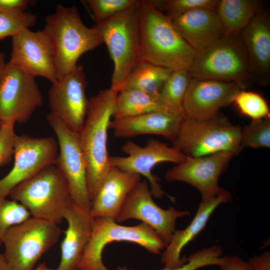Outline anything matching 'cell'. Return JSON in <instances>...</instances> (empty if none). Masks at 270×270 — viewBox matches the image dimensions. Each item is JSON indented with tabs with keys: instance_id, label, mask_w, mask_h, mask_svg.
<instances>
[{
	"instance_id": "obj_30",
	"label": "cell",
	"mask_w": 270,
	"mask_h": 270,
	"mask_svg": "<svg viewBox=\"0 0 270 270\" xmlns=\"http://www.w3.org/2000/svg\"><path fill=\"white\" fill-rule=\"evenodd\" d=\"M241 146L254 148H270V116L252 120L242 128Z\"/></svg>"
},
{
	"instance_id": "obj_38",
	"label": "cell",
	"mask_w": 270,
	"mask_h": 270,
	"mask_svg": "<svg viewBox=\"0 0 270 270\" xmlns=\"http://www.w3.org/2000/svg\"><path fill=\"white\" fill-rule=\"evenodd\" d=\"M34 2V0H0V12H25L28 6Z\"/></svg>"
},
{
	"instance_id": "obj_9",
	"label": "cell",
	"mask_w": 270,
	"mask_h": 270,
	"mask_svg": "<svg viewBox=\"0 0 270 270\" xmlns=\"http://www.w3.org/2000/svg\"><path fill=\"white\" fill-rule=\"evenodd\" d=\"M114 241L132 242L156 254H162L166 246L154 230L144 223L124 226L108 218H94L90 238L78 270H110L102 262V254L106 246Z\"/></svg>"
},
{
	"instance_id": "obj_23",
	"label": "cell",
	"mask_w": 270,
	"mask_h": 270,
	"mask_svg": "<svg viewBox=\"0 0 270 270\" xmlns=\"http://www.w3.org/2000/svg\"><path fill=\"white\" fill-rule=\"evenodd\" d=\"M182 118L168 111H158L110 121L115 136L131 138L154 134L170 141L176 138Z\"/></svg>"
},
{
	"instance_id": "obj_21",
	"label": "cell",
	"mask_w": 270,
	"mask_h": 270,
	"mask_svg": "<svg viewBox=\"0 0 270 270\" xmlns=\"http://www.w3.org/2000/svg\"><path fill=\"white\" fill-rule=\"evenodd\" d=\"M141 180L138 174L112 167L92 202V217L116 220L128 194Z\"/></svg>"
},
{
	"instance_id": "obj_13",
	"label": "cell",
	"mask_w": 270,
	"mask_h": 270,
	"mask_svg": "<svg viewBox=\"0 0 270 270\" xmlns=\"http://www.w3.org/2000/svg\"><path fill=\"white\" fill-rule=\"evenodd\" d=\"M47 120L56 134L58 144L54 164L66 178L72 200L90 210L92 203L87 188L86 163L78 133L70 130L50 113L47 116Z\"/></svg>"
},
{
	"instance_id": "obj_15",
	"label": "cell",
	"mask_w": 270,
	"mask_h": 270,
	"mask_svg": "<svg viewBox=\"0 0 270 270\" xmlns=\"http://www.w3.org/2000/svg\"><path fill=\"white\" fill-rule=\"evenodd\" d=\"M234 154L221 152L210 155L185 158L168 170L164 177L168 182H181L196 188L202 201H208L222 194L226 190L218 185V180Z\"/></svg>"
},
{
	"instance_id": "obj_43",
	"label": "cell",
	"mask_w": 270,
	"mask_h": 270,
	"mask_svg": "<svg viewBox=\"0 0 270 270\" xmlns=\"http://www.w3.org/2000/svg\"><path fill=\"white\" fill-rule=\"evenodd\" d=\"M50 270H58L57 269H56V270H52V269H50Z\"/></svg>"
},
{
	"instance_id": "obj_40",
	"label": "cell",
	"mask_w": 270,
	"mask_h": 270,
	"mask_svg": "<svg viewBox=\"0 0 270 270\" xmlns=\"http://www.w3.org/2000/svg\"><path fill=\"white\" fill-rule=\"evenodd\" d=\"M0 270H12L3 253L0 252Z\"/></svg>"
},
{
	"instance_id": "obj_25",
	"label": "cell",
	"mask_w": 270,
	"mask_h": 270,
	"mask_svg": "<svg viewBox=\"0 0 270 270\" xmlns=\"http://www.w3.org/2000/svg\"><path fill=\"white\" fill-rule=\"evenodd\" d=\"M158 111L170 112L160 94L150 95L134 90H122L117 94L112 118L118 120Z\"/></svg>"
},
{
	"instance_id": "obj_44",
	"label": "cell",
	"mask_w": 270,
	"mask_h": 270,
	"mask_svg": "<svg viewBox=\"0 0 270 270\" xmlns=\"http://www.w3.org/2000/svg\"><path fill=\"white\" fill-rule=\"evenodd\" d=\"M1 123H2V122H1L0 121V125H1Z\"/></svg>"
},
{
	"instance_id": "obj_24",
	"label": "cell",
	"mask_w": 270,
	"mask_h": 270,
	"mask_svg": "<svg viewBox=\"0 0 270 270\" xmlns=\"http://www.w3.org/2000/svg\"><path fill=\"white\" fill-rule=\"evenodd\" d=\"M172 22L182 36L196 50L210 46L226 33L216 12L211 10H192Z\"/></svg>"
},
{
	"instance_id": "obj_31",
	"label": "cell",
	"mask_w": 270,
	"mask_h": 270,
	"mask_svg": "<svg viewBox=\"0 0 270 270\" xmlns=\"http://www.w3.org/2000/svg\"><path fill=\"white\" fill-rule=\"evenodd\" d=\"M154 4L172 20L182 14L197 9L215 10L218 0H152Z\"/></svg>"
},
{
	"instance_id": "obj_17",
	"label": "cell",
	"mask_w": 270,
	"mask_h": 270,
	"mask_svg": "<svg viewBox=\"0 0 270 270\" xmlns=\"http://www.w3.org/2000/svg\"><path fill=\"white\" fill-rule=\"evenodd\" d=\"M8 64L36 78L43 77L52 84L58 80L50 42L43 30H22L12 36Z\"/></svg>"
},
{
	"instance_id": "obj_42",
	"label": "cell",
	"mask_w": 270,
	"mask_h": 270,
	"mask_svg": "<svg viewBox=\"0 0 270 270\" xmlns=\"http://www.w3.org/2000/svg\"><path fill=\"white\" fill-rule=\"evenodd\" d=\"M34 270H50V268H48L46 264L44 262L39 264Z\"/></svg>"
},
{
	"instance_id": "obj_20",
	"label": "cell",
	"mask_w": 270,
	"mask_h": 270,
	"mask_svg": "<svg viewBox=\"0 0 270 270\" xmlns=\"http://www.w3.org/2000/svg\"><path fill=\"white\" fill-rule=\"evenodd\" d=\"M254 81L260 86L270 82V18L261 8L240 32Z\"/></svg>"
},
{
	"instance_id": "obj_3",
	"label": "cell",
	"mask_w": 270,
	"mask_h": 270,
	"mask_svg": "<svg viewBox=\"0 0 270 270\" xmlns=\"http://www.w3.org/2000/svg\"><path fill=\"white\" fill-rule=\"evenodd\" d=\"M52 48L58 80L74 69L80 58L103 44L98 30L82 22L76 6L58 4L43 30Z\"/></svg>"
},
{
	"instance_id": "obj_2",
	"label": "cell",
	"mask_w": 270,
	"mask_h": 270,
	"mask_svg": "<svg viewBox=\"0 0 270 270\" xmlns=\"http://www.w3.org/2000/svg\"><path fill=\"white\" fill-rule=\"evenodd\" d=\"M118 94L110 88L100 90L89 99L86 118L78 132L91 203L112 168L108 151V130Z\"/></svg>"
},
{
	"instance_id": "obj_18",
	"label": "cell",
	"mask_w": 270,
	"mask_h": 270,
	"mask_svg": "<svg viewBox=\"0 0 270 270\" xmlns=\"http://www.w3.org/2000/svg\"><path fill=\"white\" fill-rule=\"evenodd\" d=\"M240 90L234 82L191 78L183 102L186 118L203 120L217 115L232 104Z\"/></svg>"
},
{
	"instance_id": "obj_33",
	"label": "cell",
	"mask_w": 270,
	"mask_h": 270,
	"mask_svg": "<svg viewBox=\"0 0 270 270\" xmlns=\"http://www.w3.org/2000/svg\"><path fill=\"white\" fill-rule=\"evenodd\" d=\"M222 254L223 250L220 246L214 244L193 253L187 258L186 262L180 267L175 268H164L162 270H198L206 266H218ZM114 270H130L124 266H118Z\"/></svg>"
},
{
	"instance_id": "obj_34",
	"label": "cell",
	"mask_w": 270,
	"mask_h": 270,
	"mask_svg": "<svg viewBox=\"0 0 270 270\" xmlns=\"http://www.w3.org/2000/svg\"><path fill=\"white\" fill-rule=\"evenodd\" d=\"M84 2L90 10L96 24H98L128 9L137 0H87Z\"/></svg>"
},
{
	"instance_id": "obj_6",
	"label": "cell",
	"mask_w": 270,
	"mask_h": 270,
	"mask_svg": "<svg viewBox=\"0 0 270 270\" xmlns=\"http://www.w3.org/2000/svg\"><path fill=\"white\" fill-rule=\"evenodd\" d=\"M242 127L232 124L220 112L206 119H183L172 146L187 156L199 157L228 151L234 155L242 150Z\"/></svg>"
},
{
	"instance_id": "obj_10",
	"label": "cell",
	"mask_w": 270,
	"mask_h": 270,
	"mask_svg": "<svg viewBox=\"0 0 270 270\" xmlns=\"http://www.w3.org/2000/svg\"><path fill=\"white\" fill-rule=\"evenodd\" d=\"M44 102L35 78L6 63L0 78V121L22 124Z\"/></svg>"
},
{
	"instance_id": "obj_26",
	"label": "cell",
	"mask_w": 270,
	"mask_h": 270,
	"mask_svg": "<svg viewBox=\"0 0 270 270\" xmlns=\"http://www.w3.org/2000/svg\"><path fill=\"white\" fill-rule=\"evenodd\" d=\"M172 72L164 67L138 60L125 80L121 90H134L150 95H158Z\"/></svg>"
},
{
	"instance_id": "obj_7",
	"label": "cell",
	"mask_w": 270,
	"mask_h": 270,
	"mask_svg": "<svg viewBox=\"0 0 270 270\" xmlns=\"http://www.w3.org/2000/svg\"><path fill=\"white\" fill-rule=\"evenodd\" d=\"M9 196L26 208L32 216L58 224L64 218L72 199L67 181L55 164L18 184Z\"/></svg>"
},
{
	"instance_id": "obj_32",
	"label": "cell",
	"mask_w": 270,
	"mask_h": 270,
	"mask_svg": "<svg viewBox=\"0 0 270 270\" xmlns=\"http://www.w3.org/2000/svg\"><path fill=\"white\" fill-rule=\"evenodd\" d=\"M32 216L20 203L12 200L0 198V244L6 234L12 226L19 224Z\"/></svg>"
},
{
	"instance_id": "obj_8",
	"label": "cell",
	"mask_w": 270,
	"mask_h": 270,
	"mask_svg": "<svg viewBox=\"0 0 270 270\" xmlns=\"http://www.w3.org/2000/svg\"><path fill=\"white\" fill-rule=\"evenodd\" d=\"M60 233L58 224L31 216L7 232L2 242L3 254L12 270H32L58 241Z\"/></svg>"
},
{
	"instance_id": "obj_12",
	"label": "cell",
	"mask_w": 270,
	"mask_h": 270,
	"mask_svg": "<svg viewBox=\"0 0 270 270\" xmlns=\"http://www.w3.org/2000/svg\"><path fill=\"white\" fill-rule=\"evenodd\" d=\"M122 151L126 156H110L112 167L144 176L152 195L156 198L166 194L159 184L160 179L152 173L154 168L164 162L179 164L186 156L173 146L154 138L148 140L144 146L128 141L122 146Z\"/></svg>"
},
{
	"instance_id": "obj_19",
	"label": "cell",
	"mask_w": 270,
	"mask_h": 270,
	"mask_svg": "<svg viewBox=\"0 0 270 270\" xmlns=\"http://www.w3.org/2000/svg\"><path fill=\"white\" fill-rule=\"evenodd\" d=\"M64 218L68 226L60 244V261L58 270H78V264L90 238L94 218L90 209L72 198Z\"/></svg>"
},
{
	"instance_id": "obj_28",
	"label": "cell",
	"mask_w": 270,
	"mask_h": 270,
	"mask_svg": "<svg viewBox=\"0 0 270 270\" xmlns=\"http://www.w3.org/2000/svg\"><path fill=\"white\" fill-rule=\"evenodd\" d=\"M190 78L188 70L172 71L160 92L165 106L182 119L186 118L183 102Z\"/></svg>"
},
{
	"instance_id": "obj_35",
	"label": "cell",
	"mask_w": 270,
	"mask_h": 270,
	"mask_svg": "<svg viewBox=\"0 0 270 270\" xmlns=\"http://www.w3.org/2000/svg\"><path fill=\"white\" fill-rule=\"evenodd\" d=\"M36 16L30 12H0V41L13 36L22 30L34 26Z\"/></svg>"
},
{
	"instance_id": "obj_14",
	"label": "cell",
	"mask_w": 270,
	"mask_h": 270,
	"mask_svg": "<svg viewBox=\"0 0 270 270\" xmlns=\"http://www.w3.org/2000/svg\"><path fill=\"white\" fill-rule=\"evenodd\" d=\"M152 196L148 180H140L127 196L116 222L140 220L152 228L166 246L176 230L178 219L190 213L174 207L164 210L154 202Z\"/></svg>"
},
{
	"instance_id": "obj_36",
	"label": "cell",
	"mask_w": 270,
	"mask_h": 270,
	"mask_svg": "<svg viewBox=\"0 0 270 270\" xmlns=\"http://www.w3.org/2000/svg\"><path fill=\"white\" fill-rule=\"evenodd\" d=\"M15 122H2L0 126V166L8 164L14 154Z\"/></svg>"
},
{
	"instance_id": "obj_39",
	"label": "cell",
	"mask_w": 270,
	"mask_h": 270,
	"mask_svg": "<svg viewBox=\"0 0 270 270\" xmlns=\"http://www.w3.org/2000/svg\"><path fill=\"white\" fill-rule=\"evenodd\" d=\"M246 262L251 270H270V252L265 251Z\"/></svg>"
},
{
	"instance_id": "obj_22",
	"label": "cell",
	"mask_w": 270,
	"mask_h": 270,
	"mask_svg": "<svg viewBox=\"0 0 270 270\" xmlns=\"http://www.w3.org/2000/svg\"><path fill=\"white\" fill-rule=\"evenodd\" d=\"M232 200V194L227 190L210 200H202L190 223L185 228L174 231L162 254L161 262L164 268H175L184 265L187 258L180 257L183 248L204 228L210 216L219 206Z\"/></svg>"
},
{
	"instance_id": "obj_27",
	"label": "cell",
	"mask_w": 270,
	"mask_h": 270,
	"mask_svg": "<svg viewBox=\"0 0 270 270\" xmlns=\"http://www.w3.org/2000/svg\"><path fill=\"white\" fill-rule=\"evenodd\" d=\"M258 0H218L216 12L226 33H240L261 8Z\"/></svg>"
},
{
	"instance_id": "obj_5",
	"label": "cell",
	"mask_w": 270,
	"mask_h": 270,
	"mask_svg": "<svg viewBox=\"0 0 270 270\" xmlns=\"http://www.w3.org/2000/svg\"><path fill=\"white\" fill-rule=\"evenodd\" d=\"M94 26L108 48L114 63L110 88L118 92L139 60V0L128 9Z\"/></svg>"
},
{
	"instance_id": "obj_4",
	"label": "cell",
	"mask_w": 270,
	"mask_h": 270,
	"mask_svg": "<svg viewBox=\"0 0 270 270\" xmlns=\"http://www.w3.org/2000/svg\"><path fill=\"white\" fill-rule=\"evenodd\" d=\"M192 78L234 82L241 90L254 81L240 33H226L196 50L188 70Z\"/></svg>"
},
{
	"instance_id": "obj_29",
	"label": "cell",
	"mask_w": 270,
	"mask_h": 270,
	"mask_svg": "<svg viewBox=\"0 0 270 270\" xmlns=\"http://www.w3.org/2000/svg\"><path fill=\"white\" fill-rule=\"evenodd\" d=\"M232 103L242 114L252 120L270 117L267 101L256 92L240 90L234 96Z\"/></svg>"
},
{
	"instance_id": "obj_41",
	"label": "cell",
	"mask_w": 270,
	"mask_h": 270,
	"mask_svg": "<svg viewBox=\"0 0 270 270\" xmlns=\"http://www.w3.org/2000/svg\"><path fill=\"white\" fill-rule=\"evenodd\" d=\"M6 63L4 60V52H0V78L6 67Z\"/></svg>"
},
{
	"instance_id": "obj_37",
	"label": "cell",
	"mask_w": 270,
	"mask_h": 270,
	"mask_svg": "<svg viewBox=\"0 0 270 270\" xmlns=\"http://www.w3.org/2000/svg\"><path fill=\"white\" fill-rule=\"evenodd\" d=\"M219 270H251L246 261L237 256H222Z\"/></svg>"
},
{
	"instance_id": "obj_11",
	"label": "cell",
	"mask_w": 270,
	"mask_h": 270,
	"mask_svg": "<svg viewBox=\"0 0 270 270\" xmlns=\"http://www.w3.org/2000/svg\"><path fill=\"white\" fill-rule=\"evenodd\" d=\"M58 150V142L52 136L16 134L14 164L10 171L0 179V198H6L18 184L54 164Z\"/></svg>"
},
{
	"instance_id": "obj_1",
	"label": "cell",
	"mask_w": 270,
	"mask_h": 270,
	"mask_svg": "<svg viewBox=\"0 0 270 270\" xmlns=\"http://www.w3.org/2000/svg\"><path fill=\"white\" fill-rule=\"evenodd\" d=\"M139 60L172 71H188L196 50L152 0H139Z\"/></svg>"
},
{
	"instance_id": "obj_16",
	"label": "cell",
	"mask_w": 270,
	"mask_h": 270,
	"mask_svg": "<svg viewBox=\"0 0 270 270\" xmlns=\"http://www.w3.org/2000/svg\"><path fill=\"white\" fill-rule=\"evenodd\" d=\"M52 84L48 93L50 114L70 130L78 133L84 125L88 104L86 94L88 82L83 66L78 64Z\"/></svg>"
}]
</instances>
